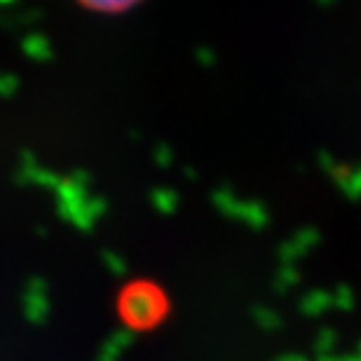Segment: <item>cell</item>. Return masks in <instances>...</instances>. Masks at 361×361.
<instances>
[{
  "label": "cell",
  "mask_w": 361,
  "mask_h": 361,
  "mask_svg": "<svg viewBox=\"0 0 361 361\" xmlns=\"http://www.w3.org/2000/svg\"><path fill=\"white\" fill-rule=\"evenodd\" d=\"M171 300L167 291L148 279L129 281L118 293V317L132 331H153L167 319Z\"/></svg>",
  "instance_id": "obj_1"
},
{
  "label": "cell",
  "mask_w": 361,
  "mask_h": 361,
  "mask_svg": "<svg viewBox=\"0 0 361 361\" xmlns=\"http://www.w3.org/2000/svg\"><path fill=\"white\" fill-rule=\"evenodd\" d=\"M82 7L94 12H106V14H115V12H125L129 7L139 5L141 0H78Z\"/></svg>",
  "instance_id": "obj_2"
}]
</instances>
